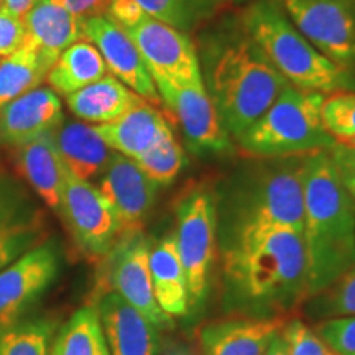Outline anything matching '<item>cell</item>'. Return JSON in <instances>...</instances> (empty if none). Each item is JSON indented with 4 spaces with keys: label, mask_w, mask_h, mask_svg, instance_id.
Listing matches in <instances>:
<instances>
[{
    "label": "cell",
    "mask_w": 355,
    "mask_h": 355,
    "mask_svg": "<svg viewBox=\"0 0 355 355\" xmlns=\"http://www.w3.org/2000/svg\"><path fill=\"white\" fill-rule=\"evenodd\" d=\"M224 304L245 318H282L309 298L303 234L265 227L220 252Z\"/></svg>",
    "instance_id": "6da1fadb"
},
{
    "label": "cell",
    "mask_w": 355,
    "mask_h": 355,
    "mask_svg": "<svg viewBox=\"0 0 355 355\" xmlns=\"http://www.w3.org/2000/svg\"><path fill=\"white\" fill-rule=\"evenodd\" d=\"M204 87L222 125L237 140L290 87L241 21H224L196 43Z\"/></svg>",
    "instance_id": "7a4b0ae2"
},
{
    "label": "cell",
    "mask_w": 355,
    "mask_h": 355,
    "mask_svg": "<svg viewBox=\"0 0 355 355\" xmlns=\"http://www.w3.org/2000/svg\"><path fill=\"white\" fill-rule=\"evenodd\" d=\"M304 158L306 155L257 158L235 171L216 198L220 252L265 227H288L303 234Z\"/></svg>",
    "instance_id": "3957f363"
},
{
    "label": "cell",
    "mask_w": 355,
    "mask_h": 355,
    "mask_svg": "<svg viewBox=\"0 0 355 355\" xmlns=\"http://www.w3.org/2000/svg\"><path fill=\"white\" fill-rule=\"evenodd\" d=\"M303 201V239L309 298H313L355 265V201L340 180L329 150L306 155Z\"/></svg>",
    "instance_id": "277c9868"
},
{
    "label": "cell",
    "mask_w": 355,
    "mask_h": 355,
    "mask_svg": "<svg viewBox=\"0 0 355 355\" xmlns=\"http://www.w3.org/2000/svg\"><path fill=\"white\" fill-rule=\"evenodd\" d=\"M239 21L291 86L321 94L355 91V74L324 56L296 28L279 0H254Z\"/></svg>",
    "instance_id": "5b68a950"
},
{
    "label": "cell",
    "mask_w": 355,
    "mask_h": 355,
    "mask_svg": "<svg viewBox=\"0 0 355 355\" xmlns=\"http://www.w3.org/2000/svg\"><path fill=\"white\" fill-rule=\"evenodd\" d=\"M324 96L295 86L286 87L235 141L243 153L254 158L295 157L329 150L334 141L322 127Z\"/></svg>",
    "instance_id": "8992f818"
},
{
    "label": "cell",
    "mask_w": 355,
    "mask_h": 355,
    "mask_svg": "<svg viewBox=\"0 0 355 355\" xmlns=\"http://www.w3.org/2000/svg\"><path fill=\"white\" fill-rule=\"evenodd\" d=\"M175 237L188 283L189 309H196L209 295L217 248L216 196L209 191L196 188L178 202Z\"/></svg>",
    "instance_id": "52a82bcc"
},
{
    "label": "cell",
    "mask_w": 355,
    "mask_h": 355,
    "mask_svg": "<svg viewBox=\"0 0 355 355\" xmlns=\"http://www.w3.org/2000/svg\"><path fill=\"white\" fill-rule=\"evenodd\" d=\"M150 248L152 241L144 230L119 235L112 250L104 259V272L96 295L115 291L139 309L157 329H166L173 327V318L163 313L155 300L150 273Z\"/></svg>",
    "instance_id": "ba28073f"
},
{
    "label": "cell",
    "mask_w": 355,
    "mask_h": 355,
    "mask_svg": "<svg viewBox=\"0 0 355 355\" xmlns=\"http://www.w3.org/2000/svg\"><path fill=\"white\" fill-rule=\"evenodd\" d=\"M162 105L183 133L184 144L194 155H219L232 148L230 135L207 94L204 83L180 84L153 78Z\"/></svg>",
    "instance_id": "9c48e42d"
},
{
    "label": "cell",
    "mask_w": 355,
    "mask_h": 355,
    "mask_svg": "<svg viewBox=\"0 0 355 355\" xmlns=\"http://www.w3.org/2000/svg\"><path fill=\"white\" fill-rule=\"evenodd\" d=\"M279 3L324 56L355 74V0H279Z\"/></svg>",
    "instance_id": "30bf717a"
},
{
    "label": "cell",
    "mask_w": 355,
    "mask_h": 355,
    "mask_svg": "<svg viewBox=\"0 0 355 355\" xmlns=\"http://www.w3.org/2000/svg\"><path fill=\"white\" fill-rule=\"evenodd\" d=\"M61 272V250L46 239L13 263L0 270V331L20 319L50 290Z\"/></svg>",
    "instance_id": "8fae6325"
},
{
    "label": "cell",
    "mask_w": 355,
    "mask_h": 355,
    "mask_svg": "<svg viewBox=\"0 0 355 355\" xmlns=\"http://www.w3.org/2000/svg\"><path fill=\"white\" fill-rule=\"evenodd\" d=\"M60 216L79 250L89 260H104L119 237L117 220L101 191L91 181L79 180L64 170V189Z\"/></svg>",
    "instance_id": "7c38bea8"
},
{
    "label": "cell",
    "mask_w": 355,
    "mask_h": 355,
    "mask_svg": "<svg viewBox=\"0 0 355 355\" xmlns=\"http://www.w3.org/2000/svg\"><path fill=\"white\" fill-rule=\"evenodd\" d=\"M123 32L137 44L152 78L180 84L202 83L196 43L188 33L146 13Z\"/></svg>",
    "instance_id": "4fadbf2b"
},
{
    "label": "cell",
    "mask_w": 355,
    "mask_h": 355,
    "mask_svg": "<svg viewBox=\"0 0 355 355\" xmlns=\"http://www.w3.org/2000/svg\"><path fill=\"white\" fill-rule=\"evenodd\" d=\"M97 180V189L117 220L119 235L144 230L146 217L157 201L159 186L141 171L135 159L121 153H114Z\"/></svg>",
    "instance_id": "5bb4252c"
},
{
    "label": "cell",
    "mask_w": 355,
    "mask_h": 355,
    "mask_svg": "<svg viewBox=\"0 0 355 355\" xmlns=\"http://www.w3.org/2000/svg\"><path fill=\"white\" fill-rule=\"evenodd\" d=\"M83 38L99 50L109 73L150 104L158 105L157 86L137 44L107 13L83 20Z\"/></svg>",
    "instance_id": "9a60e30c"
},
{
    "label": "cell",
    "mask_w": 355,
    "mask_h": 355,
    "mask_svg": "<svg viewBox=\"0 0 355 355\" xmlns=\"http://www.w3.org/2000/svg\"><path fill=\"white\" fill-rule=\"evenodd\" d=\"M44 216L24 184L0 166V270L43 242Z\"/></svg>",
    "instance_id": "2e32d148"
},
{
    "label": "cell",
    "mask_w": 355,
    "mask_h": 355,
    "mask_svg": "<svg viewBox=\"0 0 355 355\" xmlns=\"http://www.w3.org/2000/svg\"><path fill=\"white\" fill-rule=\"evenodd\" d=\"M94 308L110 355H157L158 329L121 295L101 293Z\"/></svg>",
    "instance_id": "e0dca14e"
},
{
    "label": "cell",
    "mask_w": 355,
    "mask_h": 355,
    "mask_svg": "<svg viewBox=\"0 0 355 355\" xmlns=\"http://www.w3.org/2000/svg\"><path fill=\"white\" fill-rule=\"evenodd\" d=\"M63 119L60 96L48 86L35 87L0 107V145L17 148L28 144Z\"/></svg>",
    "instance_id": "ac0fdd59"
},
{
    "label": "cell",
    "mask_w": 355,
    "mask_h": 355,
    "mask_svg": "<svg viewBox=\"0 0 355 355\" xmlns=\"http://www.w3.org/2000/svg\"><path fill=\"white\" fill-rule=\"evenodd\" d=\"M115 153L137 159L163 140L173 137L171 123L157 105L144 101L114 122L94 125Z\"/></svg>",
    "instance_id": "d6986e66"
},
{
    "label": "cell",
    "mask_w": 355,
    "mask_h": 355,
    "mask_svg": "<svg viewBox=\"0 0 355 355\" xmlns=\"http://www.w3.org/2000/svg\"><path fill=\"white\" fill-rule=\"evenodd\" d=\"M51 139L64 170L84 181L99 178L115 153L94 125L79 119L64 117L51 130Z\"/></svg>",
    "instance_id": "ffe728a7"
},
{
    "label": "cell",
    "mask_w": 355,
    "mask_h": 355,
    "mask_svg": "<svg viewBox=\"0 0 355 355\" xmlns=\"http://www.w3.org/2000/svg\"><path fill=\"white\" fill-rule=\"evenodd\" d=\"M285 322L282 318L245 316L209 322L199 331L202 355H263Z\"/></svg>",
    "instance_id": "44dd1931"
},
{
    "label": "cell",
    "mask_w": 355,
    "mask_h": 355,
    "mask_svg": "<svg viewBox=\"0 0 355 355\" xmlns=\"http://www.w3.org/2000/svg\"><path fill=\"white\" fill-rule=\"evenodd\" d=\"M17 163L25 181L42 201L60 214L64 189V166L53 144L51 132L17 146Z\"/></svg>",
    "instance_id": "7402d4cb"
},
{
    "label": "cell",
    "mask_w": 355,
    "mask_h": 355,
    "mask_svg": "<svg viewBox=\"0 0 355 355\" xmlns=\"http://www.w3.org/2000/svg\"><path fill=\"white\" fill-rule=\"evenodd\" d=\"M144 101L121 79L107 73L99 81L66 97V105L79 121L91 125H102L122 117Z\"/></svg>",
    "instance_id": "603a6c76"
},
{
    "label": "cell",
    "mask_w": 355,
    "mask_h": 355,
    "mask_svg": "<svg viewBox=\"0 0 355 355\" xmlns=\"http://www.w3.org/2000/svg\"><path fill=\"white\" fill-rule=\"evenodd\" d=\"M150 273H152L155 300L170 318H184L189 313L188 283L175 232L166 234L150 248Z\"/></svg>",
    "instance_id": "cb8c5ba5"
},
{
    "label": "cell",
    "mask_w": 355,
    "mask_h": 355,
    "mask_svg": "<svg viewBox=\"0 0 355 355\" xmlns=\"http://www.w3.org/2000/svg\"><path fill=\"white\" fill-rule=\"evenodd\" d=\"M24 21L26 38L55 60L66 48L83 40V19L58 0H37Z\"/></svg>",
    "instance_id": "d4e9b609"
},
{
    "label": "cell",
    "mask_w": 355,
    "mask_h": 355,
    "mask_svg": "<svg viewBox=\"0 0 355 355\" xmlns=\"http://www.w3.org/2000/svg\"><path fill=\"white\" fill-rule=\"evenodd\" d=\"M109 73L97 48L87 40H79L58 56L48 71L44 84L58 96L68 97L79 89L99 81Z\"/></svg>",
    "instance_id": "484cf974"
},
{
    "label": "cell",
    "mask_w": 355,
    "mask_h": 355,
    "mask_svg": "<svg viewBox=\"0 0 355 355\" xmlns=\"http://www.w3.org/2000/svg\"><path fill=\"white\" fill-rule=\"evenodd\" d=\"M55 58L26 38L24 46L0 60V107L35 87L43 86Z\"/></svg>",
    "instance_id": "4316f807"
},
{
    "label": "cell",
    "mask_w": 355,
    "mask_h": 355,
    "mask_svg": "<svg viewBox=\"0 0 355 355\" xmlns=\"http://www.w3.org/2000/svg\"><path fill=\"white\" fill-rule=\"evenodd\" d=\"M50 355H110L94 306H84L51 340Z\"/></svg>",
    "instance_id": "83f0119b"
},
{
    "label": "cell",
    "mask_w": 355,
    "mask_h": 355,
    "mask_svg": "<svg viewBox=\"0 0 355 355\" xmlns=\"http://www.w3.org/2000/svg\"><path fill=\"white\" fill-rule=\"evenodd\" d=\"M146 15L175 26L184 33H193L207 24L224 6V0H133Z\"/></svg>",
    "instance_id": "f1b7e54d"
},
{
    "label": "cell",
    "mask_w": 355,
    "mask_h": 355,
    "mask_svg": "<svg viewBox=\"0 0 355 355\" xmlns=\"http://www.w3.org/2000/svg\"><path fill=\"white\" fill-rule=\"evenodd\" d=\"M55 319L26 316L0 331V355H50Z\"/></svg>",
    "instance_id": "f546056e"
},
{
    "label": "cell",
    "mask_w": 355,
    "mask_h": 355,
    "mask_svg": "<svg viewBox=\"0 0 355 355\" xmlns=\"http://www.w3.org/2000/svg\"><path fill=\"white\" fill-rule=\"evenodd\" d=\"M321 121L334 145L355 148V91H334L324 96Z\"/></svg>",
    "instance_id": "4dcf8cb0"
},
{
    "label": "cell",
    "mask_w": 355,
    "mask_h": 355,
    "mask_svg": "<svg viewBox=\"0 0 355 355\" xmlns=\"http://www.w3.org/2000/svg\"><path fill=\"white\" fill-rule=\"evenodd\" d=\"M135 162L141 171L158 186H170L184 168L186 157L183 146L178 144L173 135L141 155Z\"/></svg>",
    "instance_id": "1f68e13d"
},
{
    "label": "cell",
    "mask_w": 355,
    "mask_h": 355,
    "mask_svg": "<svg viewBox=\"0 0 355 355\" xmlns=\"http://www.w3.org/2000/svg\"><path fill=\"white\" fill-rule=\"evenodd\" d=\"M313 314L316 318L332 319L355 316V266L344 273L322 293L313 296Z\"/></svg>",
    "instance_id": "d6a6232c"
},
{
    "label": "cell",
    "mask_w": 355,
    "mask_h": 355,
    "mask_svg": "<svg viewBox=\"0 0 355 355\" xmlns=\"http://www.w3.org/2000/svg\"><path fill=\"white\" fill-rule=\"evenodd\" d=\"M282 336L285 339L288 355H337L316 331L300 319L283 324Z\"/></svg>",
    "instance_id": "836d02e7"
},
{
    "label": "cell",
    "mask_w": 355,
    "mask_h": 355,
    "mask_svg": "<svg viewBox=\"0 0 355 355\" xmlns=\"http://www.w3.org/2000/svg\"><path fill=\"white\" fill-rule=\"evenodd\" d=\"M316 332L337 355H355V316L326 319Z\"/></svg>",
    "instance_id": "e575fe53"
},
{
    "label": "cell",
    "mask_w": 355,
    "mask_h": 355,
    "mask_svg": "<svg viewBox=\"0 0 355 355\" xmlns=\"http://www.w3.org/2000/svg\"><path fill=\"white\" fill-rule=\"evenodd\" d=\"M26 42V26L24 19L0 10V60L20 50Z\"/></svg>",
    "instance_id": "d590c367"
},
{
    "label": "cell",
    "mask_w": 355,
    "mask_h": 355,
    "mask_svg": "<svg viewBox=\"0 0 355 355\" xmlns=\"http://www.w3.org/2000/svg\"><path fill=\"white\" fill-rule=\"evenodd\" d=\"M329 155L339 171L340 180L355 201V148L334 145L329 148Z\"/></svg>",
    "instance_id": "8d00e7d4"
},
{
    "label": "cell",
    "mask_w": 355,
    "mask_h": 355,
    "mask_svg": "<svg viewBox=\"0 0 355 355\" xmlns=\"http://www.w3.org/2000/svg\"><path fill=\"white\" fill-rule=\"evenodd\" d=\"M58 2L83 20L87 17L102 15L107 12L109 6V0H58Z\"/></svg>",
    "instance_id": "74e56055"
},
{
    "label": "cell",
    "mask_w": 355,
    "mask_h": 355,
    "mask_svg": "<svg viewBox=\"0 0 355 355\" xmlns=\"http://www.w3.org/2000/svg\"><path fill=\"white\" fill-rule=\"evenodd\" d=\"M35 2L37 0H2L0 10L10 13L13 17H19V19H25V15L30 12Z\"/></svg>",
    "instance_id": "f35d334b"
},
{
    "label": "cell",
    "mask_w": 355,
    "mask_h": 355,
    "mask_svg": "<svg viewBox=\"0 0 355 355\" xmlns=\"http://www.w3.org/2000/svg\"><path fill=\"white\" fill-rule=\"evenodd\" d=\"M263 355H288L285 339H283L282 336V329L272 337V340H270L268 347H266Z\"/></svg>",
    "instance_id": "ab89813d"
},
{
    "label": "cell",
    "mask_w": 355,
    "mask_h": 355,
    "mask_svg": "<svg viewBox=\"0 0 355 355\" xmlns=\"http://www.w3.org/2000/svg\"><path fill=\"white\" fill-rule=\"evenodd\" d=\"M165 355H194L193 352L188 347H184V345L181 344H171L170 347L166 349Z\"/></svg>",
    "instance_id": "60d3db41"
},
{
    "label": "cell",
    "mask_w": 355,
    "mask_h": 355,
    "mask_svg": "<svg viewBox=\"0 0 355 355\" xmlns=\"http://www.w3.org/2000/svg\"><path fill=\"white\" fill-rule=\"evenodd\" d=\"M224 2H230V3H235V6H241V3H250V2H254V0H224Z\"/></svg>",
    "instance_id": "b9f144b4"
},
{
    "label": "cell",
    "mask_w": 355,
    "mask_h": 355,
    "mask_svg": "<svg viewBox=\"0 0 355 355\" xmlns=\"http://www.w3.org/2000/svg\"><path fill=\"white\" fill-rule=\"evenodd\" d=\"M0 8H2V0H0Z\"/></svg>",
    "instance_id": "7bdbcfd3"
},
{
    "label": "cell",
    "mask_w": 355,
    "mask_h": 355,
    "mask_svg": "<svg viewBox=\"0 0 355 355\" xmlns=\"http://www.w3.org/2000/svg\"><path fill=\"white\" fill-rule=\"evenodd\" d=\"M354 266H355V265H354Z\"/></svg>",
    "instance_id": "ee69618b"
}]
</instances>
